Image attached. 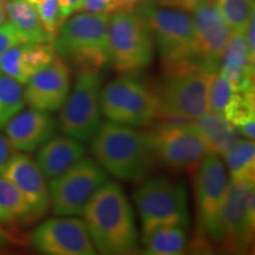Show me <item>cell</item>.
Wrapping results in <instances>:
<instances>
[{"label":"cell","instance_id":"1","mask_svg":"<svg viewBox=\"0 0 255 255\" xmlns=\"http://www.w3.org/2000/svg\"><path fill=\"white\" fill-rule=\"evenodd\" d=\"M82 215L96 251L107 255L135 251L138 239L135 213L116 182L107 181L96 191Z\"/></svg>","mask_w":255,"mask_h":255},{"label":"cell","instance_id":"2","mask_svg":"<svg viewBox=\"0 0 255 255\" xmlns=\"http://www.w3.org/2000/svg\"><path fill=\"white\" fill-rule=\"evenodd\" d=\"M96 162L122 181L144 180L156 163L149 132L108 121L90 139Z\"/></svg>","mask_w":255,"mask_h":255},{"label":"cell","instance_id":"3","mask_svg":"<svg viewBox=\"0 0 255 255\" xmlns=\"http://www.w3.org/2000/svg\"><path fill=\"white\" fill-rule=\"evenodd\" d=\"M109 19L107 12H76L63 21L56 39V53L78 69L101 71L110 65Z\"/></svg>","mask_w":255,"mask_h":255},{"label":"cell","instance_id":"4","mask_svg":"<svg viewBox=\"0 0 255 255\" xmlns=\"http://www.w3.org/2000/svg\"><path fill=\"white\" fill-rule=\"evenodd\" d=\"M135 9L150 27L164 72L190 65L207 69L197 57L195 26L189 12L148 2H141Z\"/></svg>","mask_w":255,"mask_h":255},{"label":"cell","instance_id":"5","mask_svg":"<svg viewBox=\"0 0 255 255\" xmlns=\"http://www.w3.org/2000/svg\"><path fill=\"white\" fill-rule=\"evenodd\" d=\"M214 73L199 65L164 72L163 81L156 91L158 119L194 122L208 113V88Z\"/></svg>","mask_w":255,"mask_h":255},{"label":"cell","instance_id":"6","mask_svg":"<svg viewBox=\"0 0 255 255\" xmlns=\"http://www.w3.org/2000/svg\"><path fill=\"white\" fill-rule=\"evenodd\" d=\"M142 223L143 238L161 227L186 228L189 226V210L186 187L165 176L146 180L133 193Z\"/></svg>","mask_w":255,"mask_h":255},{"label":"cell","instance_id":"7","mask_svg":"<svg viewBox=\"0 0 255 255\" xmlns=\"http://www.w3.org/2000/svg\"><path fill=\"white\" fill-rule=\"evenodd\" d=\"M108 32L110 64L117 71H139L150 65L155 55L154 37L137 9L110 13Z\"/></svg>","mask_w":255,"mask_h":255},{"label":"cell","instance_id":"8","mask_svg":"<svg viewBox=\"0 0 255 255\" xmlns=\"http://www.w3.org/2000/svg\"><path fill=\"white\" fill-rule=\"evenodd\" d=\"M254 186L231 180L212 242L229 253H244L253 242Z\"/></svg>","mask_w":255,"mask_h":255},{"label":"cell","instance_id":"9","mask_svg":"<svg viewBox=\"0 0 255 255\" xmlns=\"http://www.w3.org/2000/svg\"><path fill=\"white\" fill-rule=\"evenodd\" d=\"M101 109L111 122L131 127L150 126L158 119L157 95L138 79L122 76L102 89Z\"/></svg>","mask_w":255,"mask_h":255},{"label":"cell","instance_id":"10","mask_svg":"<svg viewBox=\"0 0 255 255\" xmlns=\"http://www.w3.org/2000/svg\"><path fill=\"white\" fill-rule=\"evenodd\" d=\"M100 71L78 69L72 91L60 108L59 128L70 137L89 142L102 123Z\"/></svg>","mask_w":255,"mask_h":255},{"label":"cell","instance_id":"11","mask_svg":"<svg viewBox=\"0 0 255 255\" xmlns=\"http://www.w3.org/2000/svg\"><path fill=\"white\" fill-rule=\"evenodd\" d=\"M149 135L156 162L174 173H195L209 152L194 122L164 123Z\"/></svg>","mask_w":255,"mask_h":255},{"label":"cell","instance_id":"12","mask_svg":"<svg viewBox=\"0 0 255 255\" xmlns=\"http://www.w3.org/2000/svg\"><path fill=\"white\" fill-rule=\"evenodd\" d=\"M108 181L95 159L83 157L65 173L50 180V207L57 216L82 215L87 203Z\"/></svg>","mask_w":255,"mask_h":255},{"label":"cell","instance_id":"13","mask_svg":"<svg viewBox=\"0 0 255 255\" xmlns=\"http://www.w3.org/2000/svg\"><path fill=\"white\" fill-rule=\"evenodd\" d=\"M195 201L200 248L212 242L228 188V174L220 155L208 152L195 171Z\"/></svg>","mask_w":255,"mask_h":255},{"label":"cell","instance_id":"14","mask_svg":"<svg viewBox=\"0 0 255 255\" xmlns=\"http://www.w3.org/2000/svg\"><path fill=\"white\" fill-rule=\"evenodd\" d=\"M31 244L37 252L46 255L97 254L85 222L71 216L50 219L41 223L34 229Z\"/></svg>","mask_w":255,"mask_h":255},{"label":"cell","instance_id":"15","mask_svg":"<svg viewBox=\"0 0 255 255\" xmlns=\"http://www.w3.org/2000/svg\"><path fill=\"white\" fill-rule=\"evenodd\" d=\"M195 26L196 52L210 71L218 72L228 41L233 33L219 13L215 2H203L190 12Z\"/></svg>","mask_w":255,"mask_h":255},{"label":"cell","instance_id":"16","mask_svg":"<svg viewBox=\"0 0 255 255\" xmlns=\"http://www.w3.org/2000/svg\"><path fill=\"white\" fill-rule=\"evenodd\" d=\"M71 77L65 60L57 56L49 65L34 73L24 90L25 102L31 108L56 111L63 107L70 94Z\"/></svg>","mask_w":255,"mask_h":255},{"label":"cell","instance_id":"17","mask_svg":"<svg viewBox=\"0 0 255 255\" xmlns=\"http://www.w3.org/2000/svg\"><path fill=\"white\" fill-rule=\"evenodd\" d=\"M1 176L11 181L23 194L32 210V218L39 219L50 208L49 187L37 162L26 154H14Z\"/></svg>","mask_w":255,"mask_h":255},{"label":"cell","instance_id":"18","mask_svg":"<svg viewBox=\"0 0 255 255\" xmlns=\"http://www.w3.org/2000/svg\"><path fill=\"white\" fill-rule=\"evenodd\" d=\"M6 137L14 150L31 152L56 132V122L47 111L21 110L5 126Z\"/></svg>","mask_w":255,"mask_h":255},{"label":"cell","instance_id":"19","mask_svg":"<svg viewBox=\"0 0 255 255\" xmlns=\"http://www.w3.org/2000/svg\"><path fill=\"white\" fill-rule=\"evenodd\" d=\"M57 57L53 43H25L9 47L0 57V73L26 84L34 73L52 62Z\"/></svg>","mask_w":255,"mask_h":255},{"label":"cell","instance_id":"20","mask_svg":"<svg viewBox=\"0 0 255 255\" xmlns=\"http://www.w3.org/2000/svg\"><path fill=\"white\" fill-rule=\"evenodd\" d=\"M85 152L81 141L64 133V136L51 137L40 145L36 162L44 177L51 180L85 157Z\"/></svg>","mask_w":255,"mask_h":255},{"label":"cell","instance_id":"21","mask_svg":"<svg viewBox=\"0 0 255 255\" xmlns=\"http://www.w3.org/2000/svg\"><path fill=\"white\" fill-rule=\"evenodd\" d=\"M219 70L234 92L254 91V63L248 57L244 32L233 31Z\"/></svg>","mask_w":255,"mask_h":255},{"label":"cell","instance_id":"22","mask_svg":"<svg viewBox=\"0 0 255 255\" xmlns=\"http://www.w3.org/2000/svg\"><path fill=\"white\" fill-rule=\"evenodd\" d=\"M209 152L223 156L239 139V132L222 113L208 111L194 121Z\"/></svg>","mask_w":255,"mask_h":255},{"label":"cell","instance_id":"23","mask_svg":"<svg viewBox=\"0 0 255 255\" xmlns=\"http://www.w3.org/2000/svg\"><path fill=\"white\" fill-rule=\"evenodd\" d=\"M6 18L20 32L26 41L51 43L44 31L34 6L26 0H9L5 2Z\"/></svg>","mask_w":255,"mask_h":255},{"label":"cell","instance_id":"24","mask_svg":"<svg viewBox=\"0 0 255 255\" xmlns=\"http://www.w3.org/2000/svg\"><path fill=\"white\" fill-rule=\"evenodd\" d=\"M233 181L253 184L255 180V146L251 139H239L222 156Z\"/></svg>","mask_w":255,"mask_h":255},{"label":"cell","instance_id":"25","mask_svg":"<svg viewBox=\"0 0 255 255\" xmlns=\"http://www.w3.org/2000/svg\"><path fill=\"white\" fill-rule=\"evenodd\" d=\"M32 210L23 194L7 178L0 177V223L32 220Z\"/></svg>","mask_w":255,"mask_h":255},{"label":"cell","instance_id":"26","mask_svg":"<svg viewBox=\"0 0 255 255\" xmlns=\"http://www.w3.org/2000/svg\"><path fill=\"white\" fill-rule=\"evenodd\" d=\"M186 242V231L183 227H176V226L157 228L143 238L145 253L149 255L183 254Z\"/></svg>","mask_w":255,"mask_h":255},{"label":"cell","instance_id":"27","mask_svg":"<svg viewBox=\"0 0 255 255\" xmlns=\"http://www.w3.org/2000/svg\"><path fill=\"white\" fill-rule=\"evenodd\" d=\"M23 87L15 79L0 73V129L24 109Z\"/></svg>","mask_w":255,"mask_h":255},{"label":"cell","instance_id":"28","mask_svg":"<svg viewBox=\"0 0 255 255\" xmlns=\"http://www.w3.org/2000/svg\"><path fill=\"white\" fill-rule=\"evenodd\" d=\"M215 6L234 32H244L252 15L255 14L254 0H216Z\"/></svg>","mask_w":255,"mask_h":255},{"label":"cell","instance_id":"29","mask_svg":"<svg viewBox=\"0 0 255 255\" xmlns=\"http://www.w3.org/2000/svg\"><path fill=\"white\" fill-rule=\"evenodd\" d=\"M222 115L235 128L255 121L254 91L234 92L226 104Z\"/></svg>","mask_w":255,"mask_h":255},{"label":"cell","instance_id":"30","mask_svg":"<svg viewBox=\"0 0 255 255\" xmlns=\"http://www.w3.org/2000/svg\"><path fill=\"white\" fill-rule=\"evenodd\" d=\"M34 9L39 17L44 31L51 43H53L63 24L59 14L58 0H43L39 4L34 5Z\"/></svg>","mask_w":255,"mask_h":255},{"label":"cell","instance_id":"31","mask_svg":"<svg viewBox=\"0 0 255 255\" xmlns=\"http://www.w3.org/2000/svg\"><path fill=\"white\" fill-rule=\"evenodd\" d=\"M234 94L233 89L220 72H215L212 76L208 88V105L210 111L222 113L226 104Z\"/></svg>","mask_w":255,"mask_h":255},{"label":"cell","instance_id":"32","mask_svg":"<svg viewBox=\"0 0 255 255\" xmlns=\"http://www.w3.org/2000/svg\"><path fill=\"white\" fill-rule=\"evenodd\" d=\"M25 41L26 39L9 21H5L0 25V57L4 55L9 47L25 43Z\"/></svg>","mask_w":255,"mask_h":255},{"label":"cell","instance_id":"33","mask_svg":"<svg viewBox=\"0 0 255 255\" xmlns=\"http://www.w3.org/2000/svg\"><path fill=\"white\" fill-rule=\"evenodd\" d=\"M143 2L162 6V7L181 9V11H186L190 13L194 8L202 4V0H145Z\"/></svg>","mask_w":255,"mask_h":255},{"label":"cell","instance_id":"34","mask_svg":"<svg viewBox=\"0 0 255 255\" xmlns=\"http://www.w3.org/2000/svg\"><path fill=\"white\" fill-rule=\"evenodd\" d=\"M255 14L252 15L251 20L248 21L246 28L244 31V38H245V43H246V47H247V53L248 57L252 62L255 63Z\"/></svg>","mask_w":255,"mask_h":255},{"label":"cell","instance_id":"35","mask_svg":"<svg viewBox=\"0 0 255 255\" xmlns=\"http://www.w3.org/2000/svg\"><path fill=\"white\" fill-rule=\"evenodd\" d=\"M15 154V150L13 146L11 145V143L7 139V137L0 133V175H1L2 171L9 159L12 158V156Z\"/></svg>","mask_w":255,"mask_h":255},{"label":"cell","instance_id":"36","mask_svg":"<svg viewBox=\"0 0 255 255\" xmlns=\"http://www.w3.org/2000/svg\"><path fill=\"white\" fill-rule=\"evenodd\" d=\"M113 0H83L79 11L92 12V13H98V12H107Z\"/></svg>","mask_w":255,"mask_h":255},{"label":"cell","instance_id":"37","mask_svg":"<svg viewBox=\"0 0 255 255\" xmlns=\"http://www.w3.org/2000/svg\"><path fill=\"white\" fill-rule=\"evenodd\" d=\"M83 0H58L59 14L62 21L68 19L70 15L79 11Z\"/></svg>","mask_w":255,"mask_h":255},{"label":"cell","instance_id":"38","mask_svg":"<svg viewBox=\"0 0 255 255\" xmlns=\"http://www.w3.org/2000/svg\"><path fill=\"white\" fill-rule=\"evenodd\" d=\"M145 0H113L111 5L108 8L107 13H113L115 11H128V9L136 8L141 2Z\"/></svg>","mask_w":255,"mask_h":255},{"label":"cell","instance_id":"39","mask_svg":"<svg viewBox=\"0 0 255 255\" xmlns=\"http://www.w3.org/2000/svg\"><path fill=\"white\" fill-rule=\"evenodd\" d=\"M238 130V132H240L242 136L246 137L247 139L254 141L255 136V121H251L246 124H242V126L235 128Z\"/></svg>","mask_w":255,"mask_h":255},{"label":"cell","instance_id":"40","mask_svg":"<svg viewBox=\"0 0 255 255\" xmlns=\"http://www.w3.org/2000/svg\"><path fill=\"white\" fill-rule=\"evenodd\" d=\"M12 241H13V239H12L11 235H9L8 233L2 228V226L0 225V247L7 246V245L11 244Z\"/></svg>","mask_w":255,"mask_h":255},{"label":"cell","instance_id":"41","mask_svg":"<svg viewBox=\"0 0 255 255\" xmlns=\"http://www.w3.org/2000/svg\"><path fill=\"white\" fill-rule=\"evenodd\" d=\"M6 21V9H5V2L0 0V25Z\"/></svg>","mask_w":255,"mask_h":255},{"label":"cell","instance_id":"42","mask_svg":"<svg viewBox=\"0 0 255 255\" xmlns=\"http://www.w3.org/2000/svg\"><path fill=\"white\" fill-rule=\"evenodd\" d=\"M26 1H28V2H30V4L31 5H37V4H39V2H41V1H43V0H26Z\"/></svg>","mask_w":255,"mask_h":255},{"label":"cell","instance_id":"43","mask_svg":"<svg viewBox=\"0 0 255 255\" xmlns=\"http://www.w3.org/2000/svg\"><path fill=\"white\" fill-rule=\"evenodd\" d=\"M2 2H6V1H9V0H1Z\"/></svg>","mask_w":255,"mask_h":255}]
</instances>
